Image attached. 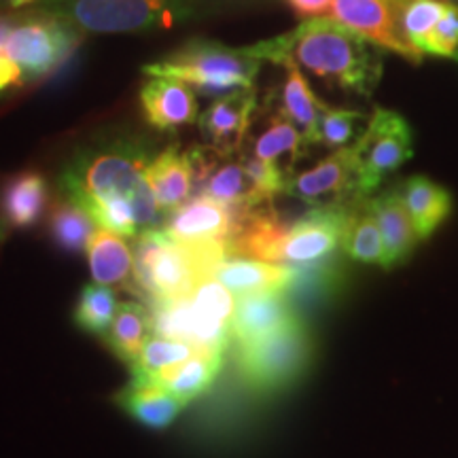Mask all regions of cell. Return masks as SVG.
<instances>
[{"mask_svg": "<svg viewBox=\"0 0 458 458\" xmlns=\"http://www.w3.org/2000/svg\"><path fill=\"white\" fill-rule=\"evenodd\" d=\"M458 51V7L448 3V9L437 26L433 28L431 34L427 37L425 45H422V54L431 55H444L454 57Z\"/></svg>", "mask_w": 458, "mask_h": 458, "instance_id": "obj_35", "label": "cell"}, {"mask_svg": "<svg viewBox=\"0 0 458 458\" xmlns=\"http://www.w3.org/2000/svg\"><path fill=\"white\" fill-rule=\"evenodd\" d=\"M454 60H458V51H456V54H454Z\"/></svg>", "mask_w": 458, "mask_h": 458, "instance_id": "obj_39", "label": "cell"}, {"mask_svg": "<svg viewBox=\"0 0 458 458\" xmlns=\"http://www.w3.org/2000/svg\"><path fill=\"white\" fill-rule=\"evenodd\" d=\"M49 204V187L43 174L28 170L11 176L0 193V210L11 229L38 225Z\"/></svg>", "mask_w": 458, "mask_h": 458, "instance_id": "obj_24", "label": "cell"}, {"mask_svg": "<svg viewBox=\"0 0 458 458\" xmlns=\"http://www.w3.org/2000/svg\"><path fill=\"white\" fill-rule=\"evenodd\" d=\"M286 79L283 85V94H280V114H284L297 130L301 131L306 139L308 147L317 145V130L318 119L323 113L325 102L314 96V91L303 77L300 66L295 62H284Z\"/></svg>", "mask_w": 458, "mask_h": 458, "instance_id": "obj_27", "label": "cell"}, {"mask_svg": "<svg viewBox=\"0 0 458 458\" xmlns=\"http://www.w3.org/2000/svg\"><path fill=\"white\" fill-rule=\"evenodd\" d=\"M308 142L284 114H274L270 125L253 142V156L263 162L276 164L289 174H293V165L306 153Z\"/></svg>", "mask_w": 458, "mask_h": 458, "instance_id": "obj_29", "label": "cell"}, {"mask_svg": "<svg viewBox=\"0 0 458 458\" xmlns=\"http://www.w3.org/2000/svg\"><path fill=\"white\" fill-rule=\"evenodd\" d=\"M405 208L414 223L418 240L431 238L452 213V198L442 185L427 176H411L401 185Z\"/></svg>", "mask_w": 458, "mask_h": 458, "instance_id": "obj_26", "label": "cell"}, {"mask_svg": "<svg viewBox=\"0 0 458 458\" xmlns=\"http://www.w3.org/2000/svg\"><path fill=\"white\" fill-rule=\"evenodd\" d=\"M88 263L94 283L139 295L134 283V250L123 236L96 227L88 242Z\"/></svg>", "mask_w": 458, "mask_h": 458, "instance_id": "obj_22", "label": "cell"}, {"mask_svg": "<svg viewBox=\"0 0 458 458\" xmlns=\"http://www.w3.org/2000/svg\"><path fill=\"white\" fill-rule=\"evenodd\" d=\"M331 20L351 28L376 47L393 51L414 64L422 60L420 51L411 47L401 34L393 4L388 0H334Z\"/></svg>", "mask_w": 458, "mask_h": 458, "instance_id": "obj_12", "label": "cell"}, {"mask_svg": "<svg viewBox=\"0 0 458 458\" xmlns=\"http://www.w3.org/2000/svg\"><path fill=\"white\" fill-rule=\"evenodd\" d=\"M119 310V301L114 289L98 283L85 284L79 295L77 308L72 312V320L79 329L89 335H102L111 327L114 314Z\"/></svg>", "mask_w": 458, "mask_h": 458, "instance_id": "obj_30", "label": "cell"}, {"mask_svg": "<svg viewBox=\"0 0 458 458\" xmlns=\"http://www.w3.org/2000/svg\"><path fill=\"white\" fill-rule=\"evenodd\" d=\"M153 334L156 331H153L151 308L140 301H123L119 303V310L114 314L111 327L102 335V342L114 357L131 368Z\"/></svg>", "mask_w": 458, "mask_h": 458, "instance_id": "obj_25", "label": "cell"}, {"mask_svg": "<svg viewBox=\"0 0 458 458\" xmlns=\"http://www.w3.org/2000/svg\"><path fill=\"white\" fill-rule=\"evenodd\" d=\"M246 51L261 62H295L314 77L359 96L374 94L382 77L380 51L331 17H310L295 30L250 45Z\"/></svg>", "mask_w": 458, "mask_h": 458, "instance_id": "obj_2", "label": "cell"}, {"mask_svg": "<svg viewBox=\"0 0 458 458\" xmlns=\"http://www.w3.org/2000/svg\"><path fill=\"white\" fill-rule=\"evenodd\" d=\"M151 145L142 139H113L79 148L60 172V193L89 216L128 199L139 210L142 232L162 227L165 216L147 182ZM140 232V233H142Z\"/></svg>", "mask_w": 458, "mask_h": 458, "instance_id": "obj_1", "label": "cell"}, {"mask_svg": "<svg viewBox=\"0 0 458 458\" xmlns=\"http://www.w3.org/2000/svg\"><path fill=\"white\" fill-rule=\"evenodd\" d=\"M227 255L225 244H185L164 227L139 233L134 250V283L148 308L179 300L199 280L213 276L216 263Z\"/></svg>", "mask_w": 458, "mask_h": 458, "instance_id": "obj_3", "label": "cell"}, {"mask_svg": "<svg viewBox=\"0 0 458 458\" xmlns=\"http://www.w3.org/2000/svg\"><path fill=\"white\" fill-rule=\"evenodd\" d=\"M223 352L225 351L199 348L198 352H193L182 363L172 365V368L159 371L157 376L147 377V380L164 386L165 391H170L174 397H179L189 405L193 399H198L199 394H204L213 386L221 371ZM136 380H140V377H136Z\"/></svg>", "mask_w": 458, "mask_h": 458, "instance_id": "obj_23", "label": "cell"}, {"mask_svg": "<svg viewBox=\"0 0 458 458\" xmlns=\"http://www.w3.org/2000/svg\"><path fill=\"white\" fill-rule=\"evenodd\" d=\"M9 233H11V225H9V221L4 219L3 210H0V246L4 244V240L9 238Z\"/></svg>", "mask_w": 458, "mask_h": 458, "instance_id": "obj_37", "label": "cell"}, {"mask_svg": "<svg viewBox=\"0 0 458 458\" xmlns=\"http://www.w3.org/2000/svg\"><path fill=\"white\" fill-rule=\"evenodd\" d=\"M445 9H448V3H442V0H405L401 3L397 21L405 41L422 54V45L444 17Z\"/></svg>", "mask_w": 458, "mask_h": 458, "instance_id": "obj_33", "label": "cell"}, {"mask_svg": "<svg viewBox=\"0 0 458 458\" xmlns=\"http://www.w3.org/2000/svg\"><path fill=\"white\" fill-rule=\"evenodd\" d=\"M331 3H334V0H289V4L293 7L295 13L308 17V20L327 13V9H331Z\"/></svg>", "mask_w": 458, "mask_h": 458, "instance_id": "obj_36", "label": "cell"}, {"mask_svg": "<svg viewBox=\"0 0 458 458\" xmlns=\"http://www.w3.org/2000/svg\"><path fill=\"white\" fill-rule=\"evenodd\" d=\"M368 202L377 227H380L382 242H385V270H391V267L408 261L416 242L420 240L416 236L414 223L405 208L401 189H386L380 196H369Z\"/></svg>", "mask_w": 458, "mask_h": 458, "instance_id": "obj_21", "label": "cell"}, {"mask_svg": "<svg viewBox=\"0 0 458 458\" xmlns=\"http://www.w3.org/2000/svg\"><path fill=\"white\" fill-rule=\"evenodd\" d=\"M113 401L123 414H128L131 420L151 428V431L168 428L187 408L185 401L174 397L164 386L148 380H136V377H131L128 386H123L114 394Z\"/></svg>", "mask_w": 458, "mask_h": 458, "instance_id": "obj_20", "label": "cell"}, {"mask_svg": "<svg viewBox=\"0 0 458 458\" xmlns=\"http://www.w3.org/2000/svg\"><path fill=\"white\" fill-rule=\"evenodd\" d=\"M295 274V267L280 266V263L255 259V257L246 255H225L216 263L213 276L238 297L263 293V291L289 293Z\"/></svg>", "mask_w": 458, "mask_h": 458, "instance_id": "obj_19", "label": "cell"}, {"mask_svg": "<svg viewBox=\"0 0 458 458\" xmlns=\"http://www.w3.org/2000/svg\"><path fill=\"white\" fill-rule=\"evenodd\" d=\"M357 202L310 206L308 213L283 229L274 244L272 263L310 267L331 259L337 250H342L348 216Z\"/></svg>", "mask_w": 458, "mask_h": 458, "instance_id": "obj_8", "label": "cell"}, {"mask_svg": "<svg viewBox=\"0 0 458 458\" xmlns=\"http://www.w3.org/2000/svg\"><path fill=\"white\" fill-rule=\"evenodd\" d=\"M153 331L199 348L225 351L232 344V320L236 300L225 284L206 276L179 300L151 306Z\"/></svg>", "mask_w": 458, "mask_h": 458, "instance_id": "obj_4", "label": "cell"}, {"mask_svg": "<svg viewBox=\"0 0 458 458\" xmlns=\"http://www.w3.org/2000/svg\"><path fill=\"white\" fill-rule=\"evenodd\" d=\"M238 369L255 393H278L295 385L314 359V340L300 314L259 340L238 348Z\"/></svg>", "mask_w": 458, "mask_h": 458, "instance_id": "obj_7", "label": "cell"}, {"mask_svg": "<svg viewBox=\"0 0 458 458\" xmlns=\"http://www.w3.org/2000/svg\"><path fill=\"white\" fill-rule=\"evenodd\" d=\"M342 253L357 263L385 267V242H382L380 227L371 213L368 198L359 199L352 206L346 232H344Z\"/></svg>", "mask_w": 458, "mask_h": 458, "instance_id": "obj_28", "label": "cell"}, {"mask_svg": "<svg viewBox=\"0 0 458 458\" xmlns=\"http://www.w3.org/2000/svg\"><path fill=\"white\" fill-rule=\"evenodd\" d=\"M140 106L147 123L159 131H176L199 119L191 85L170 77H151L140 88Z\"/></svg>", "mask_w": 458, "mask_h": 458, "instance_id": "obj_16", "label": "cell"}, {"mask_svg": "<svg viewBox=\"0 0 458 458\" xmlns=\"http://www.w3.org/2000/svg\"><path fill=\"white\" fill-rule=\"evenodd\" d=\"M30 3H34V0H9V4L13 9H20V7H24V4H30Z\"/></svg>", "mask_w": 458, "mask_h": 458, "instance_id": "obj_38", "label": "cell"}, {"mask_svg": "<svg viewBox=\"0 0 458 458\" xmlns=\"http://www.w3.org/2000/svg\"><path fill=\"white\" fill-rule=\"evenodd\" d=\"M289 293L284 291H263V293L238 295L236 312L232 320V342L244 346L259 337L272 334L295 317Z\"/></svg>", "mask_w": 458, "mask_h": 458, "instance_id": "obj_18", "label": "cell"}, {"mask_svg": "<svg viewBox=\"0 0 458 458\" xmlns=\"http://www.w3.org/2000/svg\"><path fill=\"white\" fill-rule=\"evenodd\" d=\"M79 37L71 24L60 17L17 15L7 38V54L24 72L28 85L49 77L77 49Z\"/></svg>", "mask_w": 458, "mask_h": 458, "instance_id": "obj_9", "label": "cell"}, {"mask_svg": "<svg viewBox=\"0 0 458 458\" xmlns=\"http://www.w3.org/2000/svg\"><path fill=\"white\" fill-rule=\"evenodd\" d=\"M198 0H47L43 11L96 34L170 30L196 13Z\"/></svg>", "mask_w": 458, "mask_h": 458, "instance_id": "obj_6", "label": "cell"}, {"mask_svg": "<svg viewBox=\"0 0 458 458\" xmlns=\"http://www.w3.org/2000/svg\"><path fill=\"white\" fill-rule=\"evenodd\" d=\"M255 106V88L219 96L198 119L208 147L221 156H238L249 134Z\"/></svg>", "mask_w": 458, "mask_h": 458, "instance_id": "obj_15", "label": "cell"}, {"mask_svg": "<svg viewBox=\"0 0 458 458\" xmlns=\"http://www.w3.org/2000/svg\"><path fill=\"white\" fill-rule=\"evenodd\" d=\"M236 223L238 208L199 193L198 198H191L165 216L162 227L179 242L227 246Z\"/></svg>", "mask_w": 458, "mask_h": 458, "instance_id": "obj_13", "label": "cell"}, {"mask_svg": "<svg viewBox=\"0 0 458 458\" xmlns=\"http://www.w3.org/2000/svg\"><path fill=\"white\" fill-rule=\"evenodd\" d=\"M147 182L164 216L174 213L193 198V189L198 187L191 151H181L176 145L164 148L147 165Z\"/></svg>", "mask_w": 458, "mask_h": 458, "instance_id": "obj_17", "label": "cell"}, {"mask_svg": "<svg viewBox=\"0 0 458 458\" xmlns=\"http://www.w3.org/2000/svg\"><path fill=\"white\" fill-rule=\"evenodd\" d=\"M363 119L359 111H351V108H334L329 105L323 106L318 119L317 130V145H323L327 148H344L351 147L357 140V128Z\"/></svg>", "mask_w": 458, "mask_h": 458, "instance_id": "obj_34", "label": "cell"}, {"mask_svg": "<svg viewBox=\"0 0 458 458\" xmlns=\"http://www.w3.org/2000/svg\"><path fill=\"white\" fill-rule=\"evenodd\" d=\"M199 346H193V344L174 340V337H165L159 334H153L148 337L145 348H142L136 363L131 365V377H140V380H147V377L157 376L159 371L172 368V365H179L182 360L191 357L193 352H198Z\"/></svg>", "mask_w": 458, "mask_h": 458, "instance_id": "obj_32", "label": "cell"}, {"mask_svg": "<svg viewBox=\"0 0 458 458\" xmlns=\"http://www.w3.org/2000/svg\"><path fill=\"white\" fill-rule=\"evenodd\" d=\"M261 60L242 49L227 47L219 41L196 38L182 45L164 60L142 68L148 77H170L185 81L206 96H225L238 89L255 88Z\"/></svg>", "mask_w": 458, "mask_h": 458, "instance_id": "obj_5", "label": "cell"}, {"mask_svg": "<svg viewBox=\"0 0 458 458\" xmlns=\"http://www.w3.org/2000/svg\"><path fill=\"white\" fill-rule=\"evenodd\" d=\"M191 157L196 164V181L202 196L215 198L233 208L261 206L242 157L233 159V156H221L210 147L191 148Z\"/></svg>", "mask_w": 458, "mask_h": 458, "instance_id": "obj_14", "label": "cell"}, {"mask_svg": "<svg viewBox=\"0 0 458 458\" xmlns=\"http://www.w3.org/2000/svg\"><path fill=\"white\" fill-rule=\"evenodd\" d=\"M359 164L360 193L374 196L382 181L399 170L414 153L410 123L399 113L376 108L368 128L352 142Z\"/></svg>", "mask_w": 458, "mask_h": 458, "instance_id": "obj_10", "label": "cell"}, {"mask_svg": "<svg viewBox=\"0 0 458 458\" xmlns=\"http://www.w3.org/2000/svg\"><path fill=\"white\" fill-rule=\"evenodd\" d=\"M96 223L85 213L81 206L71 199L62 198L54 206V213L49 219L51 240L66 253H81L88 249V242L94 233Z\"/></svg>", "mask_w": 458, "mask_h": 458, "instance_id": "obj_31", "label": "cell"}, {"mask_svg": "<svg viewBox=\"0 0 458 458\" xmlns=\"http://www.w3.org/2000/svg\"><path fill=\"white\" fill-rule=\"evenodd\" d=\"M284 196L300 199L308 206L348 204L365 199L360 193L354 147L335 148L329 157H325L314 168L291 174L286 179Z\"/></svg>", "mask_w": 458, "mask_h": 458, "instance_id": "obj_11", "label": "cell"}]
</instances>
